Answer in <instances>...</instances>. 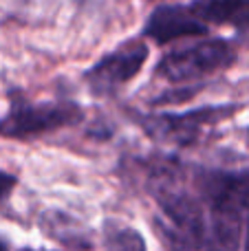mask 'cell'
<instances>
[{"mask_svg": "<svg viewBox=\"0 0 249 251\" xmlns=\"http://www.w3.org/2000/svg\"><path fill=\"white\" fill-rule=\"evenodd\" d=\"M7 247H9V243L4 238H0V249H7Z\"/></svg>", "mask_w": 249, "mask_h": 251, "instance_id": "8fae6325", "label": "cell"}, {"mask_svg": "<svg viewBox=\"0 0 249 251\" xmlns=\"http://www.w3.org/2000/svg\"><path fill=\"white\" fill-rule=\"evenodd\" d=\"M40 227H42V231L49 238L57 240L64 247H93L88 234L66 214L47 212L42 216V221H40Z\"/></svg>", "mask_w": 249, "mask_h": 251, "instance_id": "ba28073f", "label": "cell"}, {"mask_svg": "<svg viewBox=\"0 0 249 251\" xmlns=\"http://www.w3.org/2000/svg\"><path fill=\"white\" fill-rule=\"evenodd\" d=\"M174 172L192 207L197 249H247L249 168L174 165Z\"/></svg>", "mask_w": 249, "mask_h": 251, "instance_id": "6da1fadb", "label": "cell"}, {"mask_svg": "<svg viewBox=\"0 0 249 251\" xmlns=\"http://www.w3.org/2000/svg\"><path fill=\"white\" fill-rule=\"evenodd\" d=\"M148 60V44L135 38L106 53L95 66L84 73V82L95 95H113L128 84Z\"/></svg>", "mask_w": 249, "mask_h": 251, "instance_id": "5b68a950", "label": "cell"}, {"mask_svg": "<svg viewBox=\"0 0 249 251\" xmlns=\"http://www.w3.org/2000/svg\"><path fill=\"white\" fill-rule=\"evenodd\" d=\"M247 134H249V130H247Z\"/></svg>", "mask_w": 249, "mask_h": 251, "instance_id": "7c38bea8", "label": "cell"}, {"mask_svg": "<svg viewBox=\"0 0 249 251\" xmlns=\"http://www.w3.org/2000/svg\"><path fill=\"white\" fill-rule=\"evenodd\" d=\"M188 4L207 26H232L241 40H249V0H192Z\"/></svg>", "mask_w": 249, "mask_h": 251, "instance_id": "52a82bcc", "label": "cell"}, {"mask_svg": "<svg viewBox=\"0 0 249 251\" xmlns=\"http://www.w3.org/2000/svg\"><path fill=\"white\" fill-rule=\"evenodd\" d=\"M238 104H221V106H203L188 113H154V115H137V124L144 128L150 139L168 146L190 148L203 139V134L221 122L229 119L238 113Z\"/></svg>", "mask_w": 249, "mask_h": 251, "instance_id": "277c9868", "label": "cell"}, {"mask_svg": "<svg viewBox=\"0 0 249 251\" xmlns=\"http://www.w3.org/2000/svg\"><path fill=\"white\" fill-rule=\"evenodd\" d=\"M236 62V51L223 38H207L168 51L154 66V75L172 84H199L201 79L227 71Z\"/></svg>", "mask_w": 249, "mask_h": 251, "instance_id": "3957f363", "label": "cell"}, {"mask_svg": "<svg viewBox=\"0 0 249 251\" xmlns=\"http://www.w3.org/2000/svg\"><path fill=\"white\" fill-rule=\"evenodd\" d=\"M18 185V178L13 176V174L4 172V170H0V201H4L9 194L13 192V187Z\"/></svg>", "mask_w": 249, "mask_h": 251, "instance_id": "30bf717a", "label": "cell"}, {"mask_svg": "<svg viewBox=\"0 0 249 251\" xmlns=\"http://www.w3.org/2000/svg\"><path fill=\"white\" fill-rule=\"evenodd\" d=\"M210 26L199 20L190 4H159L148 16L141 35L154 40L157 44H168L183 38L207 35Z\"/></svg>", "mask_w": 249, "mask_h": 251, "instance_id": "8992f818", "label": "cell"}, {"mask_svg": "<svg viewBox=\"0 0 249 251\" xmlns=\"http://www.w3.org/2000/svg\"><path fill=\"white\" fill-rule=\"evenodd\" d=\"M82 122L84 110L75 101H31L20 91H11L9 110L0 119V137L31 139L60 128H71Z\"/></svg>", "mask_w": 249, "mask_h": 251, "instance_id": "7a4b0ae2", "label": "cell"}, {"mask_svg": "<svg viewBox=\"0 0 249 251\" xmlns=\"http://www.w3.org/2000/svg\"><path fill=\"white\" fill-rule=\"evenodd\" d=\"M106 247H110V249H144L146 243L135 229L117 227L115 231L106 234Z\"/></svg>", "mask_w": 249, "mask_h": 251, "instance_id": "9c48e42d", "label": "cell"}]
</instances>
